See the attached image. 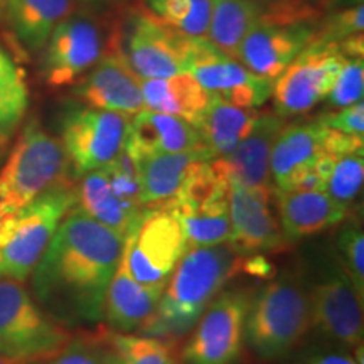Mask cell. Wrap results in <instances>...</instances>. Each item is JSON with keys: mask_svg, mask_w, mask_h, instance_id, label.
Here are the masks:
<instances>
[{"mask_svg": "<svg viewBox=\"0 0 364 364\" xmlns=\"http://www.w3.org/2000/svg\"><path fill=\"white\" fill-rule=\"evenodd\" d=\"M196 149H206L203 136L196 127L182 118L149 108H144L130 118L125 150L135 161L152 154L186 152Z\"/></svg>", "mask_w": 364, "mask_h": 364, "instance_id": "cell-19", "label": "cell"}, {"mask_svg": "<svg viewBox=\"0 0 364 364\" xmlns=\"http://www.w3.org/2000/svg\"><path fill=\"white\" fill-rule=\"evenodd\" d=\"M364 63L363 56L346 58L324 102L332 108H344L363 100Z\"/></svg>", "mask_w": 364, "mask_h": 364, "instance_id": "cell-35", "label": "cell"}, {"mask_svg": "<svg viewBox=\"0 0 364 364\" xmlns=\"http://www.w3.org/2000/svg\"><path fill=\"white\" fill-rule=\"evenodd\" d=\"M318 29V12L309 0H277L250 27L236 59L255 75L275 81L312 43Z\"/></svg>", "mask_w": 364, "mask_h": 364, "instance_id": "cell-5", "label": "cell"}, {"mask_svg": "<svg viewBox=\"0 0 364 364\" xmlns=\"http://www.w3.org/2000/svg\"><path fill=\"white\" fill-rule=\"evenodd\" d=\"M241 257L231 243L186 250L171 273L156 312L140 327L139 334L179 343L240 272Z\"/></svg>", "mask_w": 364, "mask_h": 364, "instance_id": "cell-2", "label": "cell"}, {"mask_svg": "<svg viewBox=\"0 0 364 364\" xmlns=\"http://www.w3.org/2000/svg\"><path fill=\"white\" fill-rule=\"evenodd\" d=\"M189 36L159 19L144 6L129 12L124 49H118L140 80H159L188 73Z\"/></svg>", "mask_w": 364, "mask_h": 364, "instance_id": "cell-12", "label": "cell"}, {"mask_svg": "<svg viewBox=\"0 0 364 364\" xmlns=\"http://www.w3.org/2000/svg\"><path fill=\"white\" fill-rule=\"evenodd\" d=\"M7 144H9V135H4V134H0V159H2L4 152H6V149H7Z\"/></svg>", "mask_w": 364, "mask_h": 364, "instance_id": "cell-41", "label": "cell"}, {"mask_svg": "<svg viewBox=\"0 0 364 364\" xmlns=\"http://www.w3.org/2000/svg\"><path fill=\"white\" fill-rule=\"evenodd\" d=\"M253 290L223 289L196 322L184 348L182 364H235L241 356L245 321Z\"/></svg>", "mask_w": 364, "mask_h": 364, "instance_id": "cell-9", "label": "cell"}, {"mask_svg": "<svg viewBox=\"0 0 364 364\" xmlns=\"http://www.w3.org/2000/svg\"><path fill=\"white\" fill-rule=\"evenodd\" d=\"M270 203L238 182H230L228 213H230V243L241 255L280 253L289 248V240L272 213Z\"/></svg>", "mask_w": 364, "mask_h": 364, "instance_id": "cell-16", "label": "cell"}, {"mask_svg": "<svg viewBox=\"0 0 364 364\" xmlns=\"http://www.w3.org/2000/svg\"><path fill=\"white\" fill-rule=\"evenodd\" d=\"M145 108L182 118L198 129L206 112L211 95L189 73L171 78L142 80Z\"/></svg>", "mask_w": 364, "mask_h": 364, "instance_id": "cell-24", "label": "cell"}, {"mask_svg": "<svg viewBox=\"0 0 364 364\" xmlns=\"http://www.w3.org/2000/svg\"><path fill=\"white\" fill-rule=\"evenodd\" d=\"M112 339L118 354V364H182L179 343L174 341L132 332H113Z\"/></svg>", "mask_w": 364, "mask_h": 364, "instance_id": "cell-31", "label": "cell"}, {"mask_svg": "<svg viewBox=\"0 0 364 364\" xmlns=\"http://www.w3.org/2000/svg\"><path fill=\"white\" fill-rule=\"evenodd\" d=\"M71 336L36 302L22 282L0 279V354L46 363Z\"/></svg>", "mask_w": 364, "mask_h": 364, "instance_id": "cell-7", "label": "cell"}, {"mask_svg": "<svg viewBox=\"0 0 364 364\" xmlns=\"http://www.w3.org/2000/svg\"><path fill=\"white\" fill-rule=\"evenodd\" d=\"M29 108V88L24 71L0 46V134L17 129Z\"/></svg>", "mask_w": 364, "mask_h": 364, "instance_id": "cell-29", "label": "cell"}, {"mask_svg": "<svg viewBox=\"0 0 364 364\" xmlns=\"http://www.w3.org/2000/svg\"><path fill=\"white\" fill-rule=\"evenodd\" d=\"M364 179V152H349L334 156L326 193L346 208H351L358 199Z\"/></svg>", "mask_w": 364, "mask_h": 364, "instance_id": "cell-33", "label": "cell"}, {"mask_svg": "<svg viewBox=\"0 0 364 364\" xmlns=\"http://www.w3.org/2000/svg\"><path fill=\"white\" fill-rule=\"evenodd\" d=\"M130 117L88 105L71 107L61 122V144L75 176L110 166L125 147Z\"/></svg>", "mask_w": 364, "mask_h": 364, "instance_id": "cell-11", "label": "cell"}, {"mask_svg": "<svg viewBox=\"0 0 364 364\" xmlns=\"http://www.w3.org/2000/svg\"><path fill=\"white\" fill-rule=\"evenodd\" d=\"M240 272L252 277H258V279H272L277 273L275 267H273L270 260H267L265 255L262 253L243 255V257H241Z\"/></svg>", "mask_w": 364, "mask_h": 364, "instance_id": "cell-39", "label": "cell"}, {"mask_svg": "<svg viewBox=\"0 0 364 364\" xmlns=\"http://www.w3.org/2000/svg\"><path fill=\"white\" fill-rule=\"evenodd\" d=\"M186 250L188 245L176 216L164 208H145L127 233L122 255L140 285L164 292Z\"/></svg>", "mask_w": 364, "mask_h": 364, "instance_id": "cell-8", "label": "cell"}, {"mask_svg": "<svg viewBox=\"0 0 364 364\" xmlns=\"http://www.w3.org/2000/svg\"><path fill=\"white\" fill-rule=\"evenodd\" d=\"M211 159L206 149L152 154L136 159L144 206L156 208L174 198L196 167Z\"/></svg>", "mask_w": 364, "mask_h": 364, "instance_id": "cell-22", "label": "cell"}, {"mask_svg": "<svg viewBox=\"0 0 364 364\" xmlns=\"http://www.w3.org/2000/svg\"><path fill=\"white\" fill-rule=\"evenodd\" d=\"M188 73L211 97L241 108H260L272 98L273 81L255 75L208 38H191Z\"/></svg>", "mask_w": 364, "mask_h": 364, "instance_id": "cell-13", "label": "cell"}, {"mask_svg": "<svg viewBox=\"0 0 364 364\" xmlns=\"http://www.w3.org/2000/svg\"><path fill=\"white\" fill-rule=\"evenodd\" d=\"M0 364H44L39 361H33V359H22V358H11L0 354Z\"/></svg>", "mask_w": 364, "mask_h": 364, "instance_id": "cell-40", "label": "cell"}, {"mask_svg": "<svg viewBox=\"0 0 364 364\" xmlns=\"http://www.w3.org/2000/svg\"><path fill=\"white\" fill-rule=\"evenodd\" d=\"M326 127L314 118L282 127L272 147L270 177L275 191H284L287 181L324 152Z\"/></svg>", "mask_w": 364, "mask_h": 364, "instance_id": "cell-23", "label": "cell"}, {"mask_svg": "<svg viewBox=\"0 0 364 364\" xmlns=\"http://www.w3.org/2000/svg\"><path fill=\"white\" fill-rule=\"evenodd\" d=\"M282 127L284 118L272 112L260 113L253 130L228 156L213 159V162L230 182H238L268 201H273L275 189L270 177V156Z\"/></svg>", "mask_w": 364, "mask_h": 364, "instance_id": "cell-17", "label": "cell"}, {"mask_svg": "<svg viewBox=\"0 0 364 364\" xmlns=\"http://www.w3.org/2000/svg\"><path fill=\"white\" fill-rule=\"evenodd\" d=\"M76 0H11L6 21L27 51H41L59 22L75 12Z\"/></svg>", "mask_w": 364, "mask_h": 364, "instance_id": "cell-26", "label": "cell"}, {"mask_svg": "<svg viewBox=\"0 0 364 364\" xmlns=\"http://www.w3.org/2000/svg\"><path fill=\"white\" fill-rule=\"evenodd\" d=\"M124 252V250H122ZM162 292L140 285L130 275L122 255L103 304L105 327L120 334L139 331L156 312Z\"/></svg>", "mask_w": 364, "mask_h": 364, "instance_id": "cell-21", "label": "cell"}, {"mask_svg": "<svg viewBox=\"0 0 364 364\" xmlns=\"http://www.w3.org/2000/svg\"><path fill=\"white\" fill-rule=\"evenodd\" d=\"M311 331V300L302 277L287 270L273 275L253 292L247 321L245 344L262 361H277L294 353Z\"/></svg>", "mask_w": 364, "mask_h": 364, "instance_id": "cell-3", "label": "cell"}, {"mask_svg": "<svg viewBox=\"0 0 364 364\" xmlns=\"http://www.w3.org/2000/svg\"><path fill=\"white\" fill-rule=\"evenodd\" d=\"M343 270L359 297L364 295V235L358 223H348L338 236Z\"/></svg>", "mask_w": 364, "mask_h": 364, "instance_id": "cell-34", "label": "cell"}, {"mask_svg": "<svg viewBox=\"0 0 364 364\" xmlns=\"http://www.w3.org/2000/svg\"><path fill=\"white\" fill-rule=\"evenodd\" d=\"M108 327L81 331L71 336L65 348L44 364H118V354Z\"/></svg>", "mask_w": 364, "mask_h": 364, "instance_id": "cell-32", "label": "cell"}, {"mask_svg": "<svg viewBox=\"0 0 364 364\" xmlns=\"http://www.w3.org/2000/svg\"><path fill=\"white\" fill-rule=\"evenodd\" d=\"M317 120L327 129L343 132V134L364 136V105L363 100L349 107L339 108L338 112L324 113L317 117Z\"/></svg>", "mask_w": 364, "mask_h": 364, "instance_id": "cell-37", "label": "cell"}, {"mask_svg": "<svg viewBox=\"0 0 364 364\" xmlns=\"http://www.w3.org/2000/svg\"><path fill=\"white\" fill-rule=\"evenodd\" d=\"M344 61L339 43L316 36L273 81V113L290 118L311 112L326 100Z\"/></svg>", "mask_w": 364, "mask_h": 364, "instance_id": "cell-10", "label": "cell"}, {"mask_svg": "<svg viewBox=\"0 0 364 364\" xmlns=\"http://www.w3.org/2000/svg\"><path fill=\"white\" fill-rule=\"evenodd\" d=\"M364 31V6L363 0L354 4L351 7H346L343 11L329 14L324 22H318L317 36L322 39L341 41L351 38V36L363 34Z\"/></svg>", "mask_w": 364, "mask_h": 364, "instance_id": "cell-36", "label": "cell"}, {"mask_svg": "<svg viewBox=\"0 0 364 364\" xmlns=\"http://www.w3.org/2000/svg\"><path fill=\"white\" fill-rule=\"evenodd\" d=\"M311 329L339 348L363 346V299L343 268H334L309 290Z\"/></svg>", "mask_w": 364, "mask_h": 364, "instance_id": "cell-15", "label": "cell"}, {"mask_svg": "<svg viewBox=\"0 0 364 364\" xmlns=\"http://www.w3.org/2000/svg\"><path fill=\"white\" fill-rule=\"evenodd\" d=\"M76 199V186L68 179L0 220V279H29Z\"/></svg>", "mask_w": 364, "mask_h": 364, "instance_id": "cell-4", "label": "cell"}, {"mask_svg": "<svg viewBox=\"0 0 364 364\" xmlns=\"http://www.w3.org/2000/svg\"><path fill=\"white\" fill-rule=\"evenodd\" d=\"M76 206L81 211L124 238L145 209L130 206L113 191L105 167L85 174L80 188H76Z\"/></svg>", "mask_w": 364, "mask_h": 364, "instance_id": "cell-25", "label": "cell"}, {"mask_svg": "<svg viewBox=\"0 0 364 364\" xmlns=\"http://www.w3.org/2000/svg\"><path fill=\"white\" fill-rule=\"evenodd\" d=\"M75 95L88 107L134 117L144 110L142 80L118 49L103 53L76 86Z\"/></svg>", "mask_w": 364, "mask_h": 364, "instance_id": "cell-18", "label": "cell"}, {"mask_svg": "<svg viewBox=\"0 0 364 364\" xmlns=\"http://www.w3.org/2000/svg\"><path fill=\"white\" fill-rule=\"evenodd\" d=\"M144 7L189 38H208L211 0H144Z\"/></svg>", "mask_w": 364, "mask_h": 364, "instance_id": "cell-30", "label": "cell"}, {"mask_svg": "<svg viewBox=\"0 0 364 364\" xmlns=\"http://www.w3.org/2000/svg\"><path fill=\"white\" fill-rule=\"evenodd\" d=\"M258 108H241L211 97L198 130L213 159L225 157L253 130Z\"/></svg>", "mask_w": 364, "mask_h": 364, "instance_id": "cell-27", "label": "cell"}, {"mask_svg": "<svg viewBox=\"0 0 364 364\" xmlns=\"http://www.w3.org/2000/svg\"><path fill=\"white\" fill-rule=\"evenodd\" d=\"M294 364H359L351 351L336 344H316L304 349Z\"/></svg>", "mask_w": 364, "mask_h": 364, "instance_id": "cell-38", "label": "cell"}, {"mask_svg": "<svg viewBox=\"0 0 364 364\" xmlns=\"http://www.w3.org/2000/svg\"><path fill=\"white\" fill-rule=\"evenodd\" d=\"M9 2H11V0H0V21L6 19V12H7Z\"/></svg>", "mask_w": 364, "mask_h": 364, "instance_id": "cell-42", "label": "cell"}, {"mask_svg": "<svg viewBox=\"0 0 364 364\" xmlns=\"http://www.w3.org/2000/svg\"><path fill=\"white\" fill-rule=\"evenodd\" d=\"M277 0H211L208 39L223 53L236 58L250 27Z\"/></svg>", "mask_w": 364, "mask_h": 364, "instance_id": "cell-28", "label": "cell"}, {"mask_svg": "<svg viewBox=\"0 0 364 364\" xmlns=\"http://www.w3.org/2000/svg\"><path fill=\"white\" fill-rule=\"evenodd\" d=\"M309 2H311V0H309Z\"/></svg>", "mask_w": 364, "mask_h": 364, "instance_id": "cell-43", "label": "cell"}, {"mask_svg": "<svg viewBox=\"0 0 364 364\" xmlns=\"http://www.w3.org/2000/svg\"><path fill=\"white\" fill-rule=\"evenodd\" d=\"M70 161L61 140L31 120L0 169V209L7 216L44 191L68 181Z\"/></svg>", "mask_w": 364, "mask_h": 364, "instance_id": "cell-6", "label": "cell"}, {"mask_svg": "<svg viewBox=\"0 0 364 364\" xmlns=\"http://www.w3.org/2000/svg\"><path fill=\"white\" fill-rule=\"evenodd\" d=\"M124 241L78 206L70 209L31 273L36 302L65 327L97 324Z\"/></svg>", "mask_w": 364, "mask_h": 364, "instance_id": "cell-1", "label": "cell"}, {"mask_svg": "<svg viewBox=\"0 0 364 364\" xmlns=\"http://www.w3.org/2000/svg\"><path fill=\"white\" fill-rule=\"evenodd\" d=\"M273 201L289 243L339 225L346 220L349 209L324 191H275Z\"/></svg>", "mask_w": 364, "mask_h": 364, "instance_id": "cell-20", "label": "cell"}, {"mask_svg": "<svg viewBox=\"0 0 364 364\" xmlns=\"http://www.w3.org/2000/svg\"><path fill=\"white\" fill-rule=\"evenodd\" d=\"M43 78L51 88L76 83L105 53L102 26L86 12H73L59 22L46 43Z\"/></svg>", "mask_w": 364, "mask_h": 364, "instance_id": "cell-14", "label": "cell"}]
</instances>
